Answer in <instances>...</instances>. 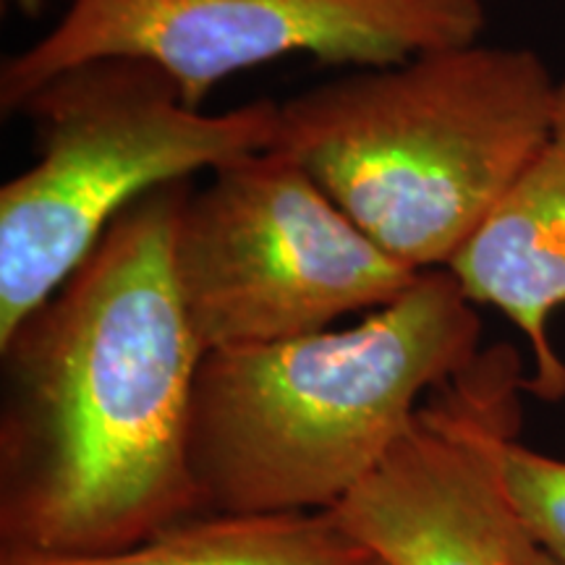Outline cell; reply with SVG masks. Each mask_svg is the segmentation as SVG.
Here are the masks:
<instances>
[{
	"label": "cell",
	"mask_w": 565,
	"mask_h": 565,
	"mask_svg": "<svg viewBox=\"0 0 565 565\" xmlns=\"http://www.w3.org/2000/svg\"><path fill=\"white\" fill-rule=\"evenodd\" d=\"M173 270L204 353L320 333L343 315L385 307L419 278L275 147L189 192Z\"/></svg>",
	"instance_id": "5"
},
{
	"label": "cell",
	"mask_w": 565,
	"mask_h": 565,
	"mask_svg": "<svg viewBox=\"0 0 565 565\" xmlns=\"http://www.w3.org/2000/svg\"><path fill=\"white\" fill-rule=\"evenodd\" d=\"M555 89L526 47H437L280 103L275 150L380 249L416 273L440 270L540 150Z\"/></svg>",
	"instance_id": "3"
},
{
	"label": "cell",
	"mask_w": 565,
	"mask_h": 565,
	"mask_svg": "<svg viewBox=\"0 0 565 565\" xmlns=\"http://www.w3.org/2000/svg\"><path fill=\"white\" fill-rule=\"evenodd\" d=\"M11 3L21 6L24 11H40L42 3H47V0H11ZM68 3H71V0H68Z\"/></svg>",
	"instance_id": "12"
},
{
	"label": "cell",
	"mask_w": 565,
	"mask_h": 565,
	"mask_svg": "<svg viewBox=\"0 0 565 565\" xmlns=\"http://www.w3.org/2000/svg\"><path fill=\"white\" fill-rule=\"evenodd\" d=\"M500 479L536 547L565 565V461L515 443L500 445Z\"/></svg>",
	"instance_id": "10"
},
{
	"label": "cell",
	"mask_w": 565,
	"mask_h": 565,
	"mask_svg": "<svg viewBox=\"0 0 565 565\" xmlns=\"http://www.w3.org/2000/svg\"><path fill=\"white\" fill-rule=\"evenodd\" d=\"M0 565H385L335 511L200 513L139 545L79 557H3Z\"/></svg>",
	"instance_id": "9"
},
{
	"label": "cell",
	"mask_w": 565,
	"mask_h": 565,
	"mask_svg": "<svg viewBox=\"0 0 565 565\" xmlns=\"http://www.w3.org/2000/svg\"><path fill=\"white\" fill-rule=\"evenodd\" d=\"M19 116L32 121L38 162L0 189V345L129 204L275 147L280 103L204 113L158 63L113 55L63 71Z\"/></svg>",
	"instance_id": "4"
},
{
	"label": "cell",
	"mask_w": 565,
	"mask_h": 565,
	"mask_svg": "<svg viewBox=\"0 0 565 565\" xmlns=\"http://www.w3.org/2000/svg\"><path fill=\"white\" fill-rule=\"evenodd\" d=\"M189 192L129 204L0 345L3 557L118 553L202 513L189 435L204 349L173 270Z\"/></svg>",
	"instance_id": "1"
},
{
	"label": "cell",
	"mask_w": 565,
	"mask_h": 565,
	"mask_svg": "<svg viewBox=\"0 0 565 565\" xmlns=\"http://www.w3.org/2000/svg\"><path fill=\"white\" fill-rule=\"evenodd\" d=\"M479 333L475 301L440 267L349 328L207 351L189 435L202 513L333 511L424 398L475 364Z\"/></svg>",
	"instance_id": "2"
},
{
	"label": "cell",
	"mask_w": 565,
	"mask_h": 565,
	"mask_svg": "<svg viewBox=\"0 0 565 565\" xmlns=\"http://www.w3.org/2000/svg\"><path fill=\"white\" fill-rule=\"evenodd\" d=\"M448 270L471 301L500 309L526 338L534 374L524 387L545 401L563 398L565 364L547 322L565 307V76L545 141Z\"/></svg>",
	"instance_id": "8"
},
{
	"label": "cell",
	"mask_w": 565,
	"mask_h": 565,
	"mask_svg": "<svg viewBox=\"0 0 565 565\" xmlns=\"http://www.w3.org/2000/svg\"><path fill=\"white\" fill-rule=\"evenodd\" d=\"M500 343L424 401L385 461L333 511L385 565H532L536 542L500 479L524 385Z\"/></svg>",
	"instance_id": "7"
},
{
	"label": "cell",
	"mask_w": 565,
	"mask_h": 565,
	"mask_svg": "<svg viewBox=\"0 0 565 565\" xmlns=\"http://www.w3.org/2000/svg\"><path fill=\"white\" fill-rule=\"evenodd\" d=\"M532 565H563L561 561H555L553 555H547L545 550H540L536 547V553H534V561H532Z\"/></svg>",
	"instance_id": "11"
},
{
	"label": "cell",
	"mask_w": 565,
	"mask_h": 565,
	"mask_svg": "<svg viewBox=\"0 0 565 565\" xmlns=\"http://www.w3.org/2000/svg\"><path fill=\"white\" fill-rule=\"evenodd\" d=\"M484 30L482 0H71L58 26L0 68V110L97 58L158 63L202 110L236 71L307 53L330 66H393Z\"/></svg>",
	"instance_id": "6"
}]
</instances>
